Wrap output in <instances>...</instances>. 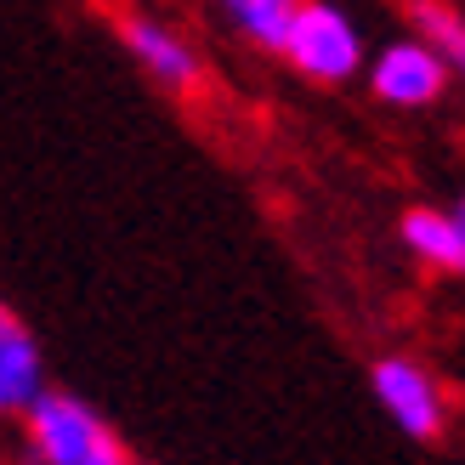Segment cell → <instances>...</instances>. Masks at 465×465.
<instances>
[{
	"label": "cell",
	"instance_id": "obj_1",
	"mask_svg": "<svg viewBox=\"0 0 465 465\" xmlns=\"http://www.w3.org/2000/svg\"><path fill=\"white\" fill-rule=\"evenodd\" d=\"M6 454L17 465H131L108 414L63 386H45L6 426Z\"/></svg>",
	"mask_w": 465,
	"mask_h": 465
},
{
	"label": "cell",
	"instance_id": "obj_2",
	"mask_svg": "<svg viewBox=\"0 0 465 465\" xmlns=\"http://www.w3.org/2000/svg\"><path fill=\"white\" fill-rule=\"evenodd\" d=\"M278 57L312 85H346L363 74V35L335 0H301Z\"/></svg>",
	"mask_w": 465,
	"mask_h": 465
},
{
	"label": "cell",
	"instance_id": "obj_3",
	"mask_svg": "<svg viewBox=\"0 0 465 465\" xmlns=\"http://www.w3.org/2000/svg\"><path fill=\"white\" fill-rule=\"evenodd\" d=\"M369 391H375L381 414L409 443H443L454 409H449V391H443L431 363L409 358V352H381L369 363Z\"/></svg>",
	"mask_w": 465,
	"mask_h": 465
},
{
	"label": "cell",
	"instance_id": "obj_4",
	"mask_svg": "<svg viewBox=\"0 0 465 465\" xmlns=\"http://www.w3.org/2000/svg\"><path fill=\"white\" fill-rule=\"evenodd\" d=\"M114 29H120V45L131 52V63L143 68L153 85L176 91V97H193V91L204 85V57H199V45L182 35L176 23L153 17V12H120Z\"/></svg>",
	"mask_w": 465,
	"mask_h": 465
},
{
	"label": "cell",
	"instance_id": "obj_5",
	"mask_svg": "<svg viewBox=\"0 0 465 465\" xmlns=\"http://www.w3.org/2000/svg\"><path fill=\"white\" fill-rule=\"evenodd\" d=\"M449 68L443 57L431 52V45L420 35H398V40H386L375 57H369V91H375V103L386 108H437L443 103V91H449Z\"/></svg>",
	"mask_w": 465,
	"mask_h": 465
},
{
	"label": "cell",
	"instance_id": "obj_6",
	"mask_svg": "<svg viewBox=\"0 0 465 465\" xmlns=\"http://www.w3.org/2000/svg\"><path fill=\"white\" fill-rule=\"evenodd\" d=\"M45 386H52V381H45L40 341H35L29 323H23V312L0 295V431H6L23 409H29Z\"/></svg>",
	"mask_w": 465,
	"mask_h": 465
},
{
	"label": "cell",
	"instance_id": "obj_7",
	"mask_svg": "<svg viewBox=\"0 0 465 465\" xmlns=\"http://www.w3.org/2000/svg\"><path fill=\"white\" fill-rule=\"evenodd\" d=\"M295 6H301V0H216V12H222L227 29L239 35L250 52H267V57L284 52Z\"/></svg>",
	"mask_w": 465,
	"mask_h": 465
},
{
	"label": "cell",
	"instance_id": "obj_8",
	"mask_svg": "<svg viewBox=\"0 0 465 465\" xmlns=\"http://www.w3.org/2000/svg\"><path fill=\"white\" fill-rule=\"evenodd\" d=\"M398 239L426 272H454V227H449L443 204H414V211H403Z\"/></svg>",
	"mask_w": 465,
	"mask_h": 465
},
{
	"label": "cell",
	"instance_id": "obj_9",
	"mask_svg": "<svg viewBox=\"0 0 465 465\" xmlns=\"http://www.w3.org/2000/svg\"><path fill=\"white\" fill-rule=\"evenodd\" d=\"M409 23H414V35L443 57L449 74L465 85V12H454L449 0H409Z\"/></svg>",
	"mask_w": 465,
	"mask_h": 465
},
{
	"label": "cell",
	"instance_id": "obj_10",
	"mask_svg": "<svg viewBox=\"0 0 465 465\" xmlns=\"http://www.w3.org/2000/svg\"><path fill=\"white\" fill-rule=\"evenodd\" d=\"M449 211V227H454V278H465V188L454 204H443Z\"/></svg>",
	"mask_w": 465,
	"mask_h": 465
},
{
	"label": "cell",
	"instance_id": "obj_11",
	"mask_svg": "<svg viewBox=\"0 0 465 465\" xmlns=\"http://www.w3.org/2000/svg\"><path fill=\"white\" fill-rule=\"evenodd\" d=\"M0 465H17V460H12V454H0Z\"/></svg>",
	"mask_w": 465,
	"mask_h": 465
},
{
	"label": "cell",
	"instance_id": "obj_12",
	"mask_svg": "<svg viewBox=\"0 0 465 465\" xmlns=\"http://www.w3.org/2000/svg\"><path fill=\"white\" fill-rule=\"evenodd\" d=\"M131 465H143V460H131Z\"/></svg>",
	"mask_w": 465,
	"mask_h": 465
}]
</instances>
